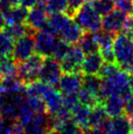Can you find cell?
<instances>
[{
    "instance_id": "484cf974",
    "label": "cell",
    "mask_w": 133,
    "mask_h": 134,
    "mask_svg": "<svg viewBox=\"0 0 133 134\" xmlns=\"http://www.w3.org/2000/svg\"><path fill=\"white\" fill-rule=\"evenodd\" d=\"M17 75V63L12 56L0 58V77Z\"/></svg>"
},
{
    "instance_id": "8fae6325",
    "label": "cell",
    "mask_w": 133,
    "mask_h": 134,
    "mask_svg": "<svg viewBox=\"0 0 133 134\" xmlns=\"http://www.w3.org/2000/svg\"><path fill=\"white\" fill-rule=\"evenodd\" d=\"M25 133H51V123L49 113H34L32 118L25 125Z\"/></svg>"
},
{
    "instance_id": "9a60e30c",
    "label": "cell",
    "mask_w": 133,
    "mask_h": 134,
    "mask_svg": "<svg viewBox=\"0 0 133 134\" xmlns=\"http://www.w3.org/2000/svg\"><path fill=\"white\" fill-rule=\"evenodd\" d=\"M104 133H130L128 116L125 115V113L109 119L105 125V128H104Z\"/></svg>"
},
{
    "instance_id": "7402d4cb",
    "label": "cell",
    "mask_w": 133,
    "mask_h": 134,
    "mask_svg": "<svg viewBox=\"0 0 133 134\" xmlns=\"http://www.w3.org/2000/svg\"><path fill=\"white\" fill-rule=\"evenodd\" d=\"M77 44L85 55L99 51V45L95 38V34L93 32L84 31V34L81 36L80 40L78 41Z\"/></svg>"
},
{
    "instance_id": "30bf717a",
    "label": "cell",
    "mask_w": 133,
    "mask_h": 134,
    "mask_svg": "<svg viewBox=\"0 0 133 134\" xmlns=\"http://www.w3.org/2000/svg\"><path fill=\"white\" fill-rule=\"evenodd\" d=\"M33 37L35 42V52L44 57H52L58 40L55 35L43 30H36L33 34Z\"/></svg>"
},
{
    "instance_id": "cb8c5ba5",
    "label": "cell",
    "mask_w": 133,
    "mask_h": 134,
    "mask_svg": "<svg viewBox=\"0 0 133 134\" xmlns=\"http://www.w3.org/2000/svg\"><path fill=\"white\" fill-rule=\"evenodd\" d=\"M4 30H6L15 40L23 37L24 35H26L27 34H34L35 32V30H31L25 23H17V24L7 25L6 27H4Z\"/></svg>"
},
{
    "instance_id": "7c38bea8",
    "label": "cell",
    "mask_w": 133,
    "mask_h": 134,
    "mask_svg": "<svg viewBox=\"0 0 133 134\" xmlns=\"http://www.w3.org/2000/svg\"><path fill=\"white\" fill-rule=\"evenodd\" d=\"M110 116L106 113L102 103L91 109V115L89 120L90 133H104V128Z\"/></svg>"
},
{
    "instance_id": "d6a6232c",
    "label": "cell",
    "mask_w": 133,
    "mask_h": 134,
    "mask_svg": "<svg viewBox=\"0 0 133 134\" xmlns=\"http://www.w3.org/2000/svg\"><path fill=\"white\" fill-rule=\"evenodd\" d=\"M117 9L126 13L127 15L133 14V0H114Z\"/></svg>"
},
{
    "instance_id": "e575fe53",
    "label": "cell",
    "mask_w": 133,
    "mask_h": 134,
    "mask_svg": "<svg viewBox=\"0 0 133 134\" xmlns=\"http://www.w3.org/2000/svg\"><path fill=\"white\" fill-rule=\"evenodd\" d=\"M19 5H20V0H0V10L3 14L13 7Z\"/></svg>"
},
{
    "instance_id": "52a82bcc",
    "label": "cell",
    "mask_w": 133,
    "mask_h": 134,
    "mask_svg": "<svg viewBox=\"0 0 133 134\" xmlns=\"http://www.w3.org/2000/svg\"><path fill=\"white\" fill-rule=\"evenodd\" d=\"M84 53L78 45L74 44L70 47L66 55L60 62L63 72H79L81 71Z\"/></svg>"
},
{
    "instance_id": "2e32d148",
    "label": "cell",
    "mask_w": 133,
    "mask_h": 134,
    "mask_svg": "<svg viewBox=\"0 0 133 134\" xmlns=\"http://www.w3.org/2000/svg\"><path fill=\"white\" fill-rule=\"evenodd\" d=\"M83 34H84V30L74 22V19H71L65 26L63 30H61V32L58 36L61 39H63L64 41L68 42L69 44L74 45L77 44Z\"/></svg>"
},
{
    "instance_id": "5bb4252c",
    "label": "cell",
    "mask_w": 133,
    "mask_h": 134,
    "mask_svg": "<svg viewBox=\"0 0 133 134\" xmlns=\"http://www.w3.org/2000/svg\"><path fill=\"white\" fill-rule=\"evenodd\" d=\"M42 99L44 100L50 115H56L64 108L63 94L60 92V90L55 89L54 86L49 87Z\"/></svg>"
},
{
    "instance_id": "4316f807",
    "label": "cell",
    "mask_w": 133,
    "mask_h": 134,
    "mask_svg": "<svg viewBox=\"0 0 133 134\" xmlns=\"http://www.w3.org/2000/svg\"><path fill=\"white\" fill-rule=\"evenodd\" d=\"M89 2L101 17L110 14L115 7L114 0H89Z\"/></svg>"
},
{
    "instance_id": "ac0fdd59",
    "label": "cell",
    "mask_w": 133,
    "mask_h": 134,
    "mask_svg": "<svg viewBox=\"0 0 133 134\" xmlns=\"http://www.w3.org/2000/svg\"><path fill=\"white\" fill-rule=\"evenodd\" d=\"M104 109L110 118H115L124 114L125 101L118 95H111L102 102Z\"/></svg>"
},
{
    "instance_id": "d590c367",
    "label": "cell",
    "mask_w": 133,
    "mask_h": 134,
    "mask_svg": "<svg viewBox=\"0 0 133 134\" xmlns=\"http://www.w3.org/2000/svg\"><path fill=\"white\" fill-rule=\"evenodd\" d=\"M11 122L12 120L4 119L0 114V133H11Z\"/></svg>"
},
{
    "instance_id": "74e56055",
    "label": "cell",
    "mask_w": 133,
    "mask_h": 134,
    "mask_svg": "<svg viewBox=\"0 0 133 134\" xmlns=\"http://www.w3.org/2000/svg\"><path fill=\"white\" fill-rule=\"evenodd\" d=\"M124 113H125L126 115H133V93L126 100L125 106H124Z\"/></svg>"
},
{
    "instance_id": "44dd1931",
    "label": "cell",
    "mask_w": 133,
    "mask_h": 134,
    "mask_svg": "<svg viewBox=\"0 0 133 134\" xmlns=\"http://www.w3.org/2000/svg\"><path fill=\"white\" fill-rule=\"evenodd\" d=\"M0 87L8 94H13L26 88V85L19 79L17 75H10L0 77Z\"/></svg>"
},
{
    "instance_id": "ffe728a7",
    "label": "cell",
    "mask_w": 133,
    "mask_h": 134,
    "mask_svg": "<svg viewBox=\"0 0 133 134\" xmlns=\"http://www.w3.org/2000/svg\"><path fill=\"white\" fill-rule=\"evenodd\" d=\"M27 14H29V9L19 5L10 9L9 11L4 13L3 15L6 25H12L17 23H26Z\"/></svg>"
},
{
    "instance_id": "8d00e7d4",
    "label": "cell",
    "mask_w": 133,
    "mask_h": 134,
    "mask_svg": "<svg viewBox=\"0 0 133 134\" xmlns=\"http://www.w3.org/2000/svg\"><path fill=\"white\" fill-rule=\"evenodd\" d=\"M122 32L126 34L128 36H130L133 39V14H130L127 17L125 26H124V30H123Z\"/></svg>"
},
{
    "instance_id": "4fadbf2b",
    "label": "cell",
    "mask_w": 133,
    "mask_h": 134,
    "mask_svg": "<svg viewBox=\"0 0 133 134\" xmlns=\"http://www.w3.org/2000/svg\"><path fill=\"white\" fill-rule=\"evenodd\" d=\"M91 109L92 108L78 102L70 111L71 119L79 126L82 133H90L89 120H90V115H91Z\"/></svg>"
},
{
    "instance_id": "8992f818",
    "label": "cell",
    "mask_w": 133,
    "mask_h": 134,
    "mask_svg": "<svg viewBox=\"0 0 133 134\" xmlns=\"http://www.w3.org/2000/svg\"><path fill=\"white\" fill-rule=\"evenodd\" d=\"M34 53H35V42H34L33 34H27L23 37L15 40L12 58L16 63L27 59Z\"/></svg>"
},
{
    "instance_id": "83f0119b",
    "label": "cell",
    "mask_w": 133,
    "mask_h": 134,
    "mask_svg": "<svg viewBox=\"0 0 133 134\" xmlns=\"http://www.w3.org/2000/svg\"><path fill=\"white\" fill-rule=\"evenodd\" d=\"M77 97L79 103H81V104L85 105V106H88L90 108H94L95 106H97L98 104L101 103L99 101V98L96 95L90 93L89 91L83 89V88H81L80 91L78 92Z\"/></svg>"
},
{
    "instance_id": "60d3db41",
    "label": "cell",
    "mask_w": 133,
    "mask_h": 134,
    "mask_svg": "<svg viewBox=\"0 0 133 134\" xmlns=\"http://www.w3.org/2000/svg\"><path fill=\"white\" fill-rule=\"evenodd\" d=\"M127 116H128V121H129L130 133H133V115H127Z\"/></svg>"
},
{
    "instance_id": "ab89813d",
    "label": "cell",
    "mask_w": 133,
    "mask_h": 134,
    "mask_svg": "<svg viewBox=\"0 0 133 134\" xmlns=\"http://www.w3.org/2000/svg\"><path fill=\"white\" fill-rule=\"evenodd\" d=\"M5 25H6V23H5V18H4L3 13H2L1 10H0V30H4Z\"/></svg>"
},
{
    "instance_id": "4dcf8cb0",
    "label": "cell",
    "mask_w": 133,
    "mask_h": 134,
    "mask_svg": "<svg viewBox=\"0 0 133 134\" xmlns=\"http://www.w3.org/2000/svg\"><path fill=\"white\" fill-rule=\"evenodd\" d=\"M70 44H69L68 42L64 41L63 39H58L57 40V43L55 45V48H54V51H53V54H52V57L55 58L56 60H58L59 62H61L63 58L66 55L68 51L70 50Z\"/></svg>"
},
{
    "instance_id": "ba28073f",
    "label": "cell",
    "mask_w": 133,
    "mask_h": 134,
    "mask_svg": "<svg viewBox=\"0 0 133 134\" xmlns=\"http://www.w3.org/2000/svg\"><path fill=\"white\" fill-rule=\"evenodd\" d=\"M127 14L120 10H114L110 14L104 16L102 20V29L103 30L110 32V34H115L122 32L125 26V23L127 20Z\"/></svg>"
},
{
    "instance_id": "f546056e",
    "label": "cell",
    "mask_w": 133,
    "mask_h": 134,
    "mask_svg": "<svg viewBox=\"0 0 133 134\" xmlns=\"http://www.w3.org/2000/svg\"><path fill=\"white\" fill-rule=\"evenodd\" d=\"M26 103L30 105V107L33 110L34 113H48L47 106L45 104L44 100L40 97L34 96H27Z\"/></svg>"
},
{
    "instance_id": "f35d334b",
    "label": "cell",
    "mask_w": 133,
    "mask_h": 134,
    "mask_svg": "<svg viewBox=\"0 0 133 134\" xmlns=\"http://www.w3.org/2000/svg\"><path fill=\"white\" fill-rule=\"evenodd\" d=\"M39 0H20V5L26 9H31L34 6H36Z\"/></svg>"
},
{
    "instance_id": "3957f363",
    "label": "cell",
    "mask_w": 133,
    "mask_h": 134,
    "mask_svg": "<svg viewBox=\"0 0 133 134\" xmlns=\"http://www.w3.org/2000/svg\"><path fill=\"white\" fill-rule=\"evenodd\" d=\"M74 21L81 27L84 31L97 32L102 29V19L97 13L89 0H87L81 7L75 12L73 17Z\"/></svg>"
},
{
    "instance_id": "f1b7e54d",
    "label": "cell",
    "mask_w": 133,
    "mask_h": 134,
    "mask_svg": "<svg viewBox=\"0 0 133 134\" xmlns=\"http://www.w3.org/2000/svg\"><path fill=\"white\" fill-rule=\"evenodd\" d=\"M66 0H46V11L50 15L56 13H66Z\"/></svg>"
},
{
    "instance_id": "b9f144b4",
    "label": "cell",
    "mask_w": 133,
    "mask_h": 134,
    "mask_svg": "<svg viewBox=\"0 0 133 134\" xmlns=\"http://www.w3.org/2000/svg\"><path fill=\"white\" fill-rule=\"evenodd\" d=\"M129 85H130V88H131L132 93H133V75H129Z\"/></svg>"
},
{
    "instance_id": "7a4b0ae2",
    "label": "cell",
    "mask_w": 133,
    "mask_h": 134,
    "mask_svg": "<svg viewBox=\"0 0 133 134\" xmlns=\"http://www.w3.org/2000/svg\"><path fill=\"white\" fill-rule=\"evenodd\" d=\"M114 53L115 63L121 71L128 74L133 64V40L124 32H119L114 37Z\"/></svg>"
},
{
    "instance_id": "d6986e66",
    "label": "cell",
    "mask_w": 133,
    "mask_h": 134,
    "mask_svg": "<svg viewBox=\"0 0 133 134\" xmlns=\"http://www.w3.org/2000/svg\"><path fill=\"white\" fill-rule=\"evenodd\" d=\"M103 63L104 60L99 51L86 54L82 62L81 72L83 75H97Z\"/></svg>"
},
{
    "instance_id": "6da1fadb",
    "label": "cell",
    "mask_w": 133,
    "mask_h": 134,
    "mask_svg": "<svg viewBox=\"0 0 133 134\" xmlns=\"http://www.w3.org/2000/svg\"><path fill=\"white\" fill-rule=\"evenodd\" d=\"M131 94L132 90L129 85V74L119 70L113 75L102 78L98 98L102 103L107 97L118 95L126 102Z\"/></svg>"
},
{
    "instance_id": "603a6c76",
    "label": "cell",
    "mask_w": 133,
    "mask_h": 134,
    "mask_svg": "<svg viewBox=\"0 0 133 134\" xmlns=\"http://www.w3.org/2000/svg\"><path fill=\"white\" fill-rule=\"evenodd\" d=\"M15 39L5 30H0V58L12 56Z\"/></svg>"
},
{
    "instance_id": "277c9868",
    "label": "cell",
    "mask_w": 133,
    "mask_h": 134,
    "mask_svg": "<svg viewBox=\"0 0 133 134\" xmlns=\"http://www.w3.org/2000/svg\"><path fill=\"white\" fill-rule=\"evenodd\" d=\"M44 58L40 54L34 53L27 59L17 63V76L25 85L38 79Z\"/></svg>"
},
{
    "instance_id": "d4e9b609",
    "label": "cell",
    "mask_w": 133,
    "mask_h": 134,
    "mask_svg": "<svg viewBox=\"0 0 133 134\" xmlns=\"http://www.w3.org/2000/svg\"><path fill=\"white\" fill-rule=\"evenodd\" d=\"M101 82H102V78L97 75H83L81 88L87 90L90 93L98 97Z\"/></svg>"
},
{
    "instance_id": "836d02e7",
    "label": "cell",
    "mask_w": 133,
    "mask_h": 134,
    "mask_svg": "<svg viewBox=\"0 0 133 134\" xmlns=\"http://www.w3.org/2000/svg\"><path fill=\"white\" fill-rule=\"evenodd\" d=\"M87 0H66L68 2V10H66V14L70 16V18H73L75 12L77 11L79 8L86 2Z\"/></svg>"
},
{
    "instance_id": "1f68e13d",
    "label": "cell",
    "mask_w": 133,
    "mask_h": 134,
    "mask_svg": "<svg viewBox=\"0 0 133 134\" xmlns=\"http://www.w3.org/2000/svg\"><path fill=\"white\" fill-rule=\"evenodd\" d=\"M119 70L120 69H119L117 63H106V62H104L103 65L100 68L97 75L100 76L101 78H105L110 76V75H113Z\"/></svg>"
},
{
    "instance_id": "9c48e42d",
    "label": "cell",
    "mask_w": 133,
    "mask_h": 134,
    "mask_svg": "<svg viewBox=\"0 0 133 134\" xmlns=\"http://www.w3.org/2000/svg\"><path fill=\"white\" fill-rule=\"evenodd\" d=\"M83 74L79 72H64L59 80V90L63 95H77L82 87Z\"/></svg>"
},
{
    "instance_id": "7bdbcfd3",
    "label": "cell",
    "mask_w": 133,
    "mask_h": 134,
    "mask_svg": "<svg viewBox=\"0 0 133 134\" xmlns=\"http://www.w3.org/2000/svg\"><path fill=\"white\" fill-rule=\"evenodd\" d=\"M128 74H129V75H133V64H132V66H131V68L129 69V71H128Z\"/></svg>"
},
{
    "instance_id": "5b68a950",
    "label": "cell",
    "mask_w": 133,
    "mask_h": 134,
    "mask_svg": "<svg viewBox=\"0 0 133 134\" xmlns=\"http://www.w3.org/2000/svg\"><path fill=\"white\" fill-rule=\"evenodd\" d=\"M62 75L63 70L59 61L53 57H45L39 71L38 79L55 87L58 85Z\"/></svg>"
},
{
    "instance_id": "e0dca14e",
    "label": "cell",
    "mask_w": 133,
    "mask_h": 134,
    "mask_svg": "<svg viewBox=\"0 0 133 134\" xmlns=\"http://www.w3.org/2000/svg\"><path fill=\"white\" fill-rule=\"evenodd\" d=\"M47 11L44 8L34 6L30 9L26 24L33 30H40L47 22Z\"/></svg>"
}]
</instances>
